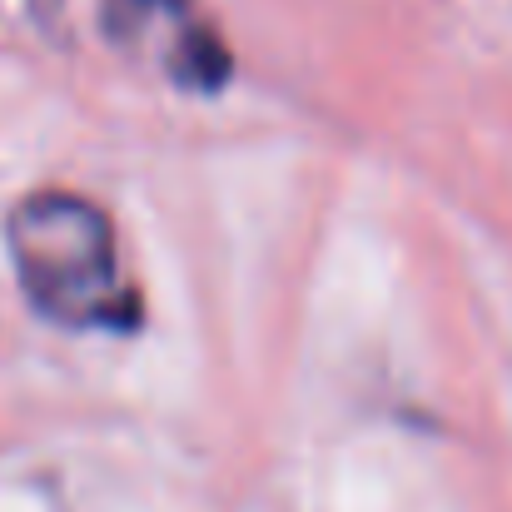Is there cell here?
<instances>
[{"mask_svg": "<svg viewBox=\"0 0 512 512\" xmlns=\"http://www.w3.org/2000/svg\"><path fill=\"white\" fill-rule=\"evenodd\" d=\"M10 259L35 314L65 329H130L135 294L115 269V234L90 199L45 189L10 214Z\"/></svg>", "mask_w": 512, "mask_h": 512, "instance_id": "1", "label": "cell"}]
</instances>
